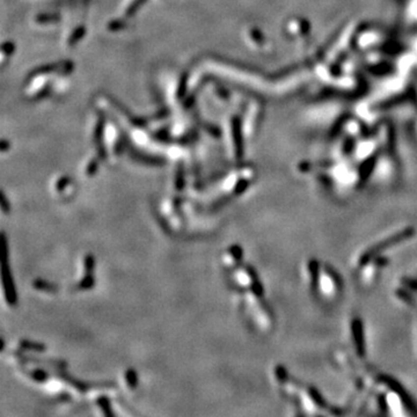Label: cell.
I'll use <instances>...</instances> for the list:
<instances>
[{"label":"cell","instance_id":"277c9868","mask_svg":"<svg viewBox=\"0 0 417 417\" xmlns=\"http://www.w3.org/2000/svg\"><path fill=\"white\" fill-rule=\"evenodd\" d=\"M396 297L403 300L417 313V279H407L396 287Z\"/></svg>","mask_w":417,"mask_h":417},{"label":"cell","instance_id":"5b68a950","mask_svg":"<svg viewBox=\"0 0 417 417\" xmlns=\"http://www.w3.org/2000/svg\"><path fill=\"white\" fill-rule=\"evenodd\" d=\"M2 277H4V286H5L7 302L8 304H15L17 303V293H15L14 284H13L12 282L11 271H9L8 268L6 267L5 261H4V266H2Z\"/></svg>","mask_w":417,"mask_h":417},{"label":"cell","instance_id":"7a4b0ae2","mask_svg":"<svg viewBox=\"0 0 417 417\" xmlns=\"http://www.w3.org/2000/svg\"><path fill=\"white\" fill-rule=\"evenodd\" d=\"M414 234L415 231L413 227L402 228L364 250L358 256L355 266L357 280L361 285L364 287L373 285L379 278L381 270H384L389 264V257L386 256L387 251L409 240Z\"/></svg>","mask_w":417,"mask_h":417},{"label":"cell","instance_id":"3957f363","mask_svg":"<svg viewBox=\"0 0 417 417\" xmlns=\"http://www.w3.org/2000/svg\"><path fill=\"white\" fill-rule=\"evenodd\" d=\"M307 283L316 299L333 303L342 293V282L337 273L319 260H311L305 266Z\"/></svg>","mask_w":417,"mask_h":417},{"label":"cell","instance_id":"8992f818","mask_svg":"<svg viewBox=\"0 0 417 417\" xmlns=\"http://www.w3.org/2000/svg\"><path fill=\"white\" fill-rule=\"evenodd\" d=\"M127 383H128V385L130 387H132V389H134V387H136L137 386V373L135 372V370H132V368H129L128 370V372H127Z\"/></svg>","mask_w":417,"mask_h":417},{"label":"cell","instance_id":"52a82bcc","mask_svg":"<svg viewBox=\"0 0 417 417\" xmlns=\"http://www.w3.org/2000/svg\"><path fill=\"white\" fill-rule=\"evenodd\" d=\"M35 286H36V289L38 290H44V291H48V292L55 290L54 286H51L49 283L42 282V280H36V282H35Z\"/></svg>","mask_w":417,"mask_h":417},{"label":"cell","instance_id":"6da1fadb","mask_svg":"<svg viewBox=\"0 0 417 417\" xmlns=\"http://www.w3.org/2000/svg\"><path fill=\"white\" fill-rule=\"evenodd\" d=\"M276 381L287 403L300 415H336L335 407L323 399L321 394L308 385L300 383L282 367L275 371Z\"/></svg>","mask_w":417,"mask_h":417}]
</instances>
